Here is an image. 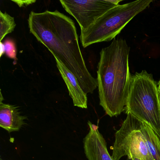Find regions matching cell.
<instances>
[{
    "label": "cell",
    "mask_w": 160,
    "mask_h": 160,
    "mask_svg": "<svg viewBox=\"0 0 160 160\" xmlns=\"http://www.w3.org/2000/svg\"><path fill=\"white\" fill-rule=\"evenodd\" d=\"M130 51L126 41L119 39L100 52L97 79L100 105L110 117L120 115L126 106L132 77Z\"/></svg>",
    "instance_id": "2"
},
{
    "label": "cell",
    "mask_w": 160,
    "mask_h": 160,
    "mask_svg": "<svg viewBox=\"0 0 160 160\" xmlns=\"http://www.w3.org/2000/svg\"><path fill=\"white\" fill-rule=\"evenodd\" d=\"M112 158L119 160L127 156L142 160H154L146 146L144 137L140 131V121L130 113H127L119 130L115 133Z\"/></svg>",
    "instance_id": "5"
},
{
    "label": "cell",
    "mask_w": 160,
    "mask_h": 160,
    "mask_svg": "<svg viewBox=\"0 0 160 160\" xmlns=\"http://www.w3.org/2000/svg\"><path fill=\"white\" fill-rule=\"evenodd\" d=\"M152 2V0H138L110 9L89 28L81 30L80 40L83 47L113 40Z\"/></svg>",
    "instance_id": "4"
},
{
    "label": "cell",
    "mask_w": 160,
    "mask_h": 160,
    "mask_svg": "<svg viewBox=\"0 0 160 160\" xmlns=\"http://www.w3.org/2000/svg\"><path fill=\"white\" fill-rule=\"evenodd\" d=\"M140 131L144 137L148 151L154 160H160V139L151 127L140 121Z\"/></svg>",
    "instance_id": "10"
},
{
    "label": "cell",
    "mask_w": 160,
    "mask_h": 160,
    "mask_svg": "<svg viewBox=\"0 0 160 160\" xmlns=\"http://www.w3.org/2000/svg\"><path fill=\"white\" fill-rule=\"evenodd\" d=\"M121 0L65 1L60 2L63 9L74 18L81 30L87 29L110 9L119 5Z\"/></svg>",
    "instance_id": "6"
},
{
    "label": "cell",
    "mask_w": 160,
    "mask_h": 160,
    "mask_svg": "<svg viewBox=\"0 0 160 160\" xmlns=\"http://www.w3.org/2000/svg\"><path fill=\"white\" fill-rule=\"evenodd\" d=\"M4 53L8 58L16 59L17 49L15 43L11 39H7L3 43Z\"/></svg>",
    "instance_id": "12"
},
{
    "label": "cell",
    "mask_w": 160,
    "mask_h": 160,
    "mask_svg": "<svg viewBox=\"0 0 160 160\" xmlns=\"http://www.w3.org/2000/svg\"><path fill=\"white\" fill-rule=\"evenodd\" d=\"M124 110L148 124L160 139V93L152 74L144 70L132 75Z\"/></svg>",
    "instance_id": "3"
},
{
    "label": "cell",
    "mask_w": 160,
    "mask_h": 160,
    "mask_svg": "<svg viewBox=\"0 0 160 160\" xmlns=\"http://www.w3.org/2000/svg\"><path fill=\"white\" fill-rule=\"evenodd\" d=\"M2 102L0 101V127L9 133L18 132L27 118L21 115L18 106Z\"/></svg>",
    "instance_id": "9"
},
{
    "label": "cell",
    "mask_w": 160,
    "mask_h": 160,
    "mask_svg": "<svg viewBox=\"0 0 160 160\" xmlns=\"http://www.w3.org/2000/svg\"><path fill=\"white\" fill-rule=\"evenodd\" d=\"M158 91H159V92H160V81H159V82H158Z\"/></svg>",
    "instance_id": "14"
},
{
    "label": "cell",
    "mask_w": 160,
    "mask_h": 160,
    "mask_svg": "<svg viewBox=\"0 0 160 160\" xmlns=\"http://www.w3.org/2000/svg\"><path fill=\"white\" fill-rule=\"evenodd\" d=\"M0 160H3V159H2V158H1V159H0Z\"/></svg>",
    "instance_id": "16"
},
{
    "label": "cell",
    "mask_w": 160,
    "mask_h": 160,
    "mask_svg": "<svg viewBox=\"0 0 160 160\" xmlns=\"http://www.w3.org/2000/svg\"><path fill=\"white\" fill-rule=\"evenodd\" d=\"M131 160H140V159H138V158H133V159H131Z\"/></svg>",
    "instance_id": "15"
},
{
    "label": "cell",
    "mask_w": 160,
    "mask_h": 160,
    "mask_svg": "<svg viewBox=\"0 0 160 160\" xmlns=\"http://www.w3.org/2000/svg\"><path fill=\"white\" fill-rule=\"evenodd\" d=\"M55 60L58 69L67 86L74 106L81 108H88L87 94L80 87L77 78L59 61L57 59Z\"/></svg>",
    "instance_id": "8"
},
{
    "label": "cell",
    "mask_w": 160,
    "mask_h": 160,
    "mask_svg": "<svg viewBox=\"0 0 160 160\" xmlns=\"http://www.w3.org/2000/svg\"><path fill=\"white\" fill-rule=\"evenodd\" d=\"M28 22L30 32L73 74L83 91L93 93L98 87L97 79L86 66L74 21L58 11H46L32 12Z\"/></svg>",
    "instance_id": "1"
},
{
    "label": "cell",
    "mask_w": 160,
    "mask_h": 160,
    "mask_svg": "<svg viewBox=\"0 0 160 160\" xmlns=\"http://www.w3.org/2000/svg\"><path fill=\"white\" fill-rule=\"evenodd\" d=\"M16 26L14 18L7 12L0 11V42L5 36L14 30Z\"/></svg>",
    "instance_id": "11"
},
{
    "label": "cell",
    "mask_w": 160,
    "mask_h": 160,
    "mask_svg": "<svg viewBox=\"0 0 160 160\" xmlns=\"http://www.w3.org/2000/svg\"><path fill=\"white\" fill-rule=\"evenodd\" d=\"M130 160V159H128V160Z\"/></svg>",
    "instance_id": "17"
},
{
    "label": "cell",
    "mask_w": 160,
    "mask_h": 160,
    "mask_svg": "<svg viewBox=\"0 0 160 160\" xmlns=\"http://www.w3.org/2000/svg\"><path fill=\"white\" fill-rule=\"evenodd\" d=\"M89 131L83 139L84 152L88 160H113L98 125L88 121Z\"/></svg>",
    "instance_id": "7"
},
{
    "label": "cell",
    "mask_w": 160,
    "mask_h": 160,
    "mask_svg": "<svg viewBox=\"0 0 160 160\" xmlns=\"http://www.w3.org/2000/svg\"><path fill=\"white\" fill-rule=\"evenodd\" d=\"M12 1L16 3L20 8L27 7L28 5L36 2V1H32V0H30V1H28H28H20V0H19V1H13V0H12Z\"/></svg>",
    "instance_id": "13"
}]
</instances>
